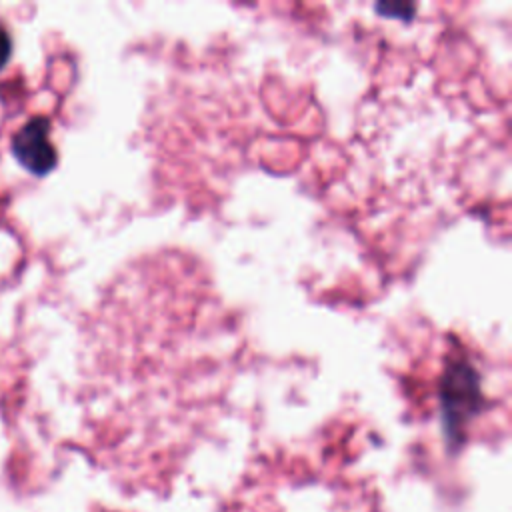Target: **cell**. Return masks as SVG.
Masks as SVG:
<instances>
[{
  "label": "cell",
  "mask_w": 512,
  "mask_h": 512,
  "mask_svg": "<svg viewBox=\"0 0 512 512\" xmlns=\"http://www.w3.org/2000/svg\"><path fill=\"white\" fill-rule=\"evenodd\" d=\"M10 152L16 162L34 176L50 174L58 164V152L50 142V120L32 116L10 138Z\"/></svg>",
  "instance_id": "obj_2"
},
{
  "label": "cell",
  "mask_w": 512,
  "mask_h": 512,
  "mask_svg": "<svg viewBox=\"0 0 512 512\" xmlns=\"http://www.w3.org/2000/svg\"><path fill=\"white\" fill-rule=\"evenodd\" d=\"M480 408V382L478 372L466 358L452 360L440 384V412L446 440L458 446L464 440L468 422Z\"/></svg>",
  "instance_id": "obj_1"
},
{
  "label": "cell",
  "mask_w": 512,
  "mask_h": 512,
  "mask_svg": "<svg viewBox=\"0 0 512 512\" xmlns=\"http://www.w3.org/2000/svg\"><path fill=\"white\" fill-rule=\"evenodd\" d=\"M10 58H12V38L4 28H0V72L8 66Z\"/></svg>",
  "instance_id": "obj_3"
}]
</instances>
